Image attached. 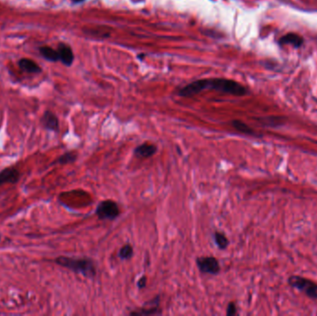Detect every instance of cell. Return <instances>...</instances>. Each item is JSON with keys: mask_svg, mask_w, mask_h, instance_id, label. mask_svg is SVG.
Masks as SVG:
<instances>
[{"mask_svg": "<svg viewBox=\"0 0 317 316\" xmlns=\"http://www.w3.org/2000/svg\"><path fill=\"white\" fill-rule=\"evenodd\" d=\"M205 89H214L216 91L230 94L233 96H245L248 90L247 88L234 80L226 78H208L195 81L189 85H186L178 92L181 97H191L197 95Z\"/></svg>", "mask_w": 317, "mask_h": 316, "instance_id": "6da1fadb", "label": "cell"}, {"mask_svg": "<svg viewBox=\"0 0 317 316\" xmlns=\"http://www.w3.org/2000/svg\"><path fill=\"white\" fill-rule=\"evenodd\" d=\"M55 262L61 267L67 268L76 274H83L88 278H93L97 274L95 262L89 258H73L67 256H60Z\"/></svg>", "mask_w": 317, "mask_h": 316, "instance_id": "7a4b0ae2", "label": "cell"}, {"mask_svg": "<svg viewBox=\"0 0 317 316\" xmlns=\"http://www.w3.org/2000/svg\"><path fill=\"white\" fill-rule=\"evenodd\" d=\"M287 283L293 288L303 293L307 297L317 300V283L299 275H291L288 277Z\"/></svg>", "mask_w": 317, "mask_h": 316, "instance_id": "3957f363", "label": "cell"}, {"mask_svg": "<svg viewBox=\"0 0 317 316\" xmlns=\"http://www.w3.org/2000/svg\"><path fill=\"white\" fill-rule=\"evenodd\" d=\"M121 214L120 208L115 201L107 200V201H101L98 203V207L96 209V215L98 218L101 221L103 220H115L117 217H119Z\"/></svg>", "mask_w": 317, "mask_h": 316, "instance_id": "277c9868", "label": "cell"}, {"mask_svg": "<svg viewBox=\"0 0 317 316\" xmlns=\"http://www.w3.org/2000/svg\"><path fill=\"white\" fill-rule=\"evenodd\" d=\"M196 264L199 268V270L203 274H213L216 275L220 273L219 261L213 256H202L199 257L196 260Z\"/></svg>", "mask_w": 317, "mask_h": 316, "instance_id": "5b68a950", "label": "cell"}, {"mask_svg": "<svg viewBox=\"0 0 317 316\" xmlns=\"http://www.w3.org/2000/svg\"><path fill=\"white\" fill-rule=\"evenodd\" d=\"M21 178L20 171L14 167L5 168L0 172V187L4 184H16Z\"/></svg>", "mask_w": 317, "mask_h": 316, "instance_id": "8992f818", "label": "cell"}, {"mask_svg": "<svg viewBox=\"0 0 317 316\" xmlns=\"http://www.w3.org/2000/svg\"><path fill=\"white\" fill-rule=\"evenodd\" d=\"M157 150H158V147L154 144L143 143L134 148V155L137 158L148 159L152 157Z\"/></svg>", "mask_w": 317, "mask_h": 316, "instance_id": "52a82bcc", "label": "cell"}, {"mask_svg": "<svg viewBox=\"0 0 317 316\" xmlns=\"http://www.w3.org/2000/svg\"><path fill=\"white\" fill-rule=\"evenodd\" d=\"M42 124L44 127L48 129L49 131L53 132H59V120L57 116L51 112V111H46L42 117Z\"/></svg>", "mask_w": 317, "mask_h": 316, "instance_id": "ba28073f", "label": "cell"}, {"mask_svg": "<svg viewBox=\"0 0 317 316\" xmlns=\"http://www.w3.org/2000/svg\"><path fill=\"white\" fill-rule=\"evenodd\" d=\"M60 61L66 66H71L73 61V50L66 44H60L58 48Z\"/></svg>", "mask_w": 317, "mask_h": 316, "instance_id": "9c48e42d", "label": "cell"}, {"mask_svg": "<svg viewBox=\"0 0 317 316\" xmlns=\"http://www.w3.org/2000/svg\"><path fill=\"white\" fill-rule=\"evenodd\" d=\"M160 304V297L157 296L154 298V302L151 307L144 309L142 308L140 310H134L130 312V315L143 316V315H153V314H161L162 313V309L158 307Z\"/></svg>", "mask_w": 317, "mask_h": 316, "instance_id": "30bf717a", "label": "cell"}, {"mask_svg": "<svg viewBox=\"0 0 317 316\" xmlns=\"http://www.w3.org/2000/svg\"><path fill=\"white\" fill-rule=\"evenodd\" d=\"M279 44L281 46L292 45L295 48H299L303 44V39H302V37H299L298 35L290 33V34H287L286 36L281 37Z\"/></svg>", "mask_w": 317, "mask_h": 316, "instance_id": "8fae6325", "label": "cell"}, {"mask_svg": "<svg viewBox=\"0 0 317 316\" xmlns=\"http://www.w3.org/2000/svg\"><path fill=\"white\" fill-rule=\"evenodd\" d=\"M19 64H20L21 69L27 72V73H37L41 72V69L38 66V64H37L35 61L29 60V59L21 60Z\"/></svg>", "mask_w": 317, "mask_h": 316, "instance_id": "7c38bea8", "label": "cell"}, {"mask_svg": "<svg viewBox=\"0 0 317 316\" xmlns=\"http://www.w3.org/2000/svg\"><path fill=\"white\" fill-rule=\"evenodd\" d=\"M231 124L233 125V127L242 134L252 135V136H256L257 135L255 131L252 128H250L248 124H246L244 122H242L240 120H234V121H232Z\"/></svg>", "mask_w": 317, "mask_h": 316, "instance_id": "4fadbf2b", "label": "cell"}, {"mask_svg": "<svg viewBox=\"0 0 317 316\" xmlns=\"http://www.w3.org/2000/svg\"><path fill=\"white\" fill-rule=\"evenodd\" d=\"M77 159V153L76 152L69 151L61 155V157L56 160L52 165H68V164H73Z\"/></svg>", "mask_w": 317, "mask_h": 316, "instance_id": "5bb4252c", "label": "cell"}, {"mask_svg": "<svg viewBox=\"0 0 317 316\" xmlns=\"http://www.w3.org/2000/svg\"><path fill=\"white\" fill-rule=\"evenodd\" d=\"M214 242L217 245L220 249H226L229 246V240L226 235L222 232H215L214 233Z\"/></svg>", "mask_w": 317, "mask_h": 316, "instance_id": "9a60e30c", "label": "cell"}, {"mask_svg": "<svg viewBox=\"0 0 317 316\" xmlns=\"http://www.w3.org/2000/svg\"><path fill=\"white\" fill-rule=\"evenodd\" d=\"M40 52H41V54H42L44 58H46L49 61H60V55H59L58 50L51 49V48H49V47H43V48L40 49Z\"/></svg>", "mask_w": 317, "mask_h": 316, "instance_id": "2e32d148", "label": "cell"}, {"mask_svg": "<svg viewBox=\"0 0 317 316\" xmlns=\"http://www.w3.org/2000/svg\"><path fill=\"white\" fill-rule=\"evenodd\" d=\"M134 255V249L130 244H126L119 250L118 256L122 261H127Z\"/></svg>", "mask_w": 317, "mask_h": 316, "instance_id": "e0dca14e", "label": "cell"}, {"mask_svg": "<svg viewBox=\"0 0 317 316\" xmlns=\"http://www.w3.org/2000/svg\"><path fill=\"white\" fill-rule=\"evenodd\" d=\"M238 313V309H237V306L235 302H230V303L227 305V308H226V315L233 316L236 315Z\"/></svg>", "mask_w": 317, "mask_h": 316, "instance_id": "ac0fdd59", "label": "cell"}, {"mask_svg": "<svg viewBox=\"0 0 317 316\" xmlns=\"http://www.w3.org/2000/svg\"><path fill=\"white\" fill-rule=\"evenodd\" d=\"M146 277L144 275V276H142L140 279L137 281V287L139 288V289H143L144 287H146Z\"/></svg>", "mask_w": 317, "mask_h": 316, "instance_id": "d6986e66", "label": "cell"}, {"mask_svg": "<svg viewBox=\"0 0 317 316\" xmlns=\"http://www.w3.org/2000/svg\"><path fill=\"white\" fill-rule=\"evenodd\" d=\"M73 2H75V3H79V2H83L84 0H73Z\"/></svg>", "mask_w": 317, "mask_h": 316, "instance_id": "ffe728a7", "label": "cell"}]
</instances>
